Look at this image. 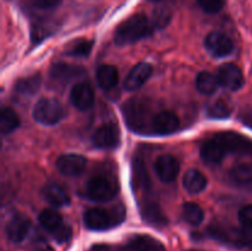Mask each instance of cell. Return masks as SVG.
Here are the masks:
<instances>
[{"label": "cell", "mask_w": 252, "mask_h": 251, "mask_svg": "<svg viewBox=\"0 0 252 251\" xmlns=\"http://www.w3.org/2000/svg\"><path fill=\"white\" fill-rule=\"evenodd\" d=\"M65 116L63 105L56 98H41L33 107V118L44 126H54Z\"/></svg>", "instance_id": "obj_7"}, {"label": "cell", "mask_w": 252, "mask_h": 251, "mask_svg": "<svg viewBox=\"0 0 252 251\" xmlns=\"http://www.w3.org/2000/svg\"><path fill=\"white\" fill-rule=\"evenodd\" d=\"M204 44H206L207 51L216 58H223L233 53L234 51V43L230 37L219 31L211 32L206 37Z\"/></svg>", "instance_id": "obj_9"}, {"label": "cell", "mask_w": 252, "mask_h": 251, "mask_svg": "<svg viewBox=\"0 0 252 251\" xmlns=\"http://www.w3.org/2000/svg\"><path fill=\"white\" fill-rule=\"evenodd\" d=\"M180 127V120L172 111H160L153 121V134L169 135L176 132Z\"/></svg>", "instance_id": "obj_14"}, {"label": "cell", "mask_w": 252, "mask_h": 251, "mask_svg": "<svg viewBox=\"0 0 252 251\" xmlns=\"http://www.w3.org/2000/svg\"><path fill=\"white\" fill-rule=\"evenodd\" d=\"M171 20V11L166 6H158L154 9L152 16V24L154 29H164L170 24Z\"/></svg>", "instance_id": "obj_32"}, {"label": "cell", "mask_w": 252, "mask_h": 251, "mask_svg": "<svg viewBox=\"0 0 252 251\" xmlns=\"http://www.w3.org/2000/svg\"><path fill=\"white\" fill-rule=\"evenodd\" d=\"M30 228H31V221L29 220L24 214H15L5 226V233H6L7 239L11 243L19 244L26 239L29 235Z\"/></svg>", "instance_id": "obj_15"}, {"label": "cell", "mask_w": 252, "mask_h": 251, "mask_svg": "<svg viewBox=\"0 0 252 251\" xmlns=\"http://www.w3.org/2000/svg\"><path fill=\"white\" fill-rule=\"evenodd\" d=\"M226 154H228V152H226L225 147L217 135L204 142L201 147V157L207 164H218L224 159Z\"/></svg>", "instance_id": "obj_19"}, {"label": "cell", "mask_w": 252, "mask_h": 251, "mask_svg": "<svg viewBox=\"0 0 252 251\" xmlns=\"http://www.w3.org/2000/svg\"><path fill=\"white\" fill-rule=\"evenodd\" d=\"M94 42L89 41V39H76L73 43L69 44L65 49V53L68 56L73 57H80V58H85L93 51Z\"/></svg>", "instance_id": "obj_30"}, {"label": "cell", "mask_w": 252, "mask_h": 251, "mask_svg": "<svg viewBox=\"0 0 252 251\" xmlns=\"http://www.w3.org/2000/svg\"><path fill=\"white\" fill-rule=\"evenodd\" d=\"M118 188L120 186L113 177L107 175H95L86 184L85 194L91 201L107 202L115 198Z\"/></svg>", "instance_id": "obj_5"}, {"label": "cell", "mask_w": 252, "mask_h": 251, "mask_svg": "<svg viewBox=\"0 0 252 251\" xmlns=\"http://www.w3.org/2000/svg\"><path fill=\"white\" fill-rule=\"evenodd\" d=\"M32 4H33L37 9L49 10L58 6V5L61 4V0H32Z\"/></svg>", "instance_id": "obj_36"}, {"label": "cell", "mask_w": 252, "mask_h": 251, "mask_svg": "<svg viewBox=\"0 0 252 251\" xmlns=\"http://www.w3.org/2000/svg\"><path fill=\"white\" fill-rule=\"evenodd\" d=\"M42 197L53 207H65L70 203L68 192L57 184H48L42 188Z\"/></svg>", "instance_id": "obj_21"}, {"label": "cell", "mask_w": 252, "mask_h": 251, "mask_svg": "<svg viewBox=\"0 0 252 251\" xmlns=\"http://www.w3.org/2000/svg\"><path fill=\"white\" fill-rule=\"evenodd\" d=\"M121 133L115 123H106L96 129L93 135V143L101 149H113L120 144Z\"/></svg>", "instance_id": "obj_11"}, {"label": "cell", "mask_w": 252, "mask_h": 251, "mask_svg": "<svg viewBox=\"0 0 252 251\" xmlns=\"http://www.w3.org/2000/svg\"><path fill=\"white\" fill-rule=\"evenodd\" d=\"M185 189L191 194L201 193L207 187V179L201 171L196 169H191L185 174L182 180Z\"/></svg>", "instance_id": "obj_25"}, {"label": "cell", "mask_w": 252, "mask_h": 251, "mask_svg": "<svg viewBox=\"0 0 252 251\" xmlns=\"http://www.w3.org/2000/svg\"><path fill=\"white\" fill-rule=\"evenodd\" d=\"M91 251H113L112 248H110L108 245L105 244H97V245H94L91 248Z\"/></svg>", "instance_id": "obj_38"}, {"label": "cell", "mask_w": 252, "mask_h": 251, "mask_svg": "<svg viewBox=\"0 0 252 251\" xmlns=\"http://www.w3.org/2000/svg\"><path fill=\"white\" fill-rule=\"evenodd\" d=\"M125 219L123 209H105L90 208L84 214V223L90 230H108L120 225Z\"/></svg>", "instance_id": "obj_3"}, {"label": "cell", "mask_w": 252, "mask_h": 251, "mask_svg": "<svg viewBox=\"0 0 252 251\" xmlns=\"http://www.w3.org/2000/svg\"><path fill=\"white\" fill-rule=\"evenodd\" d=\"M154 26L152 20L144 14H135L128 17L116 29L115 43L117 46H127L144 39L153 33Z\"/></svg>", "instance_id": "obj_2"}, {"label": "cell", "mask_w": 252, "mask_h": 251, "mask_svg": "<svg viewBox=\"0 0 252 251\" xmlns=\"http://www.w3.org/2000/svg\"><path fill=\"white\" fill-rule=\"evenodd\" d=\"M38 221L42 228L48 231L54 240L64 244L71 239V226L64 221L63 217L53 209H43L38 216Z\"/></svg>", "instance_id": "obj_6"}, {"label": "cell", "mask_w": 252, "mask_h": 251, "mask_svg": "<svg viewBox=\"0 0 252 251\" xmlns=\"http://www.w3.org/2000/svg\"><path fill=\"white\" fill-rule=\"evenodd\" d=\"M217 78H218L219 85L231 91L240 90L245 83L243 71L238 65L233 63H226L219 66Z\"/></svg>", "instance_id": "obj_8"}, {"label": "cell", "mask_w": 252, "mask_h": 251, "mask_svg": "<svg viewBox=\"0 0 252 251\" xmlns=\"http://www.w3.org/2000/svg\"><path fill=\"white\" fill-rule=\"evenodd\" d=\"M219 81L217 75L209 71H201L196 78V88L203 95H212L217 91Z\"/></svg>", "instance_id": "obj_27"}, {"label": "cell", "mask_w": 252, "mask_h": 251, "mask_svg": "<svg viewBox=\"0 0 252 251\" xmlns=\"http://www.w3.org/2000/svg\"><path fill=\"white\" fill-rule=\"evenodd\" d=\"M186 251H201V250H194L193 249V250H186Z\"/></svg>", "instance_id": "obj_39"}, {"label": "cell", "mask_w": 252, "mask_h": 251, "mask_svg": "<svg viewBox=\"0 0 252 251\" xmlns=\"http://www.w3.org/2000/svg\"><path fill=\"white\" fill-rule=\"evenodd\" d=\"M71 103L78 110L86 111L93 107L95 102V93L88 83H78L71 88L70 91Z\"/></svg>", "instance_id": "obj_17"}, {"label": "cell", "mask_w": 252, "mask_h": 251, "mask_svg": "<svg viewBox=\"0 0 252 251\" xmlns=\"http://www.w3.org/2000/svg\"><path fill=\"white\" fill-rule=\"evenodd\" d=\"M134 177L139 187L149 186V175H148L142 160H138L134 162Z\"/></svg>", "instance_id": "obj_33"}, {"label": "cell", "mask_w": 252, "mask_h": 251, "mask_svg": "<svg viewBox=\"0 0 252 251\" xmlns=\"http://www.w3.org/2000/svg\"><path fill=\"white\" fill-rule=\"evenodd\" d=\"M230 180L235 186L252 191V162H241L230 170Z\"/></svg>", "instance_id": "obj_20"}, {"label": "cell", "mask_w": 252, "mask_h": 251, "mask_svg": "<svg viewBox=\"0 0 252 251\" xmlns=\"http://www.w3.org/2000/svg\"><path fill=\"white\" fill-rule=\"evenodd\" d=\"M36 250L37 251H53V249L43 240H38L36 243Z\"/></svg>", "instance_id": "obj_37"}, {"label": "cell", "mask_w": 252, "mask_h": 251, "mask_svg": "<svg viewBox=\"0 0 252 251\" xmlns=\"http://www.w3.org/2000/svg\"><path fill=\"white\" fill-rule=\"evenodd\" d=\"M228 153L252 154V140L235 132H221L216 134Z\"/></svg>", "instance_id": "obj_16"}, {"label": "cell", "mask_w": 252, "mask_h": 251, "mask_svg": "<svg viewBox=\"0 0 252 251\" xmlns=\"http://www.w3.org/2000/svg\"><path fill=\"white\" fill-rule=\"evenodd\" d=\"M122 111L126 125L133 132L139 134H153V121L157 113H153V108L148 100L132 98L123 105Z\"/></svg>", "instance_id": "obj_1"}, {"label": "cell", "mask_w": 252, "mask_h": 251, "mask_svg": "<svg viewBox=\"0 0 252 251\" xmlns=\"http://www.w3.org/2000/svg\"><path fill=\"white\" fill-rule=\"evenodd\" d=\"M154 170L162 182H172L180 172L179 160L170 154L160 155L154 164Z\"/></svg>", "instance_id": "obj_13"}, {"label": "cell", "mask_w": 252, "mask_h": 251, "mask_svg": "<svg viewBox=\"0 0 252 251\" xmlns=\"http://www.w3.org/2000/svg\"><path fill=\"white\" fill-rule=\"evenodd\" d=\"M209 235L233 248L252 249V231L248 229H238L216 224L209 228Z\"/></svg>", "instance_id": "obj_4"}, {"label": "cell", "mask_w": 252, "mask_h": 251, "mask_svg": "<svg viewBox=\"0 0 252 251\" xmlns=\"http://www.w3.org/2000/svg\"><path fill=\"white\" fill-rule=\"evenodd\" d=\"M39 88H41V75L36 74L17 81L15 85V91L22 97H31L39 90Z\"/></svg>", "instance_id": "obj_26"}, {"label": "cell", "mask_w": 252, "mask_h": 251, "mask_svg": "<svg viewBox=\"0 0 252 251\" xmlns=\"http://www.w3.org/2000/svg\"><path fill=\"white\" fill-rule=\"evenodd\" d=\"M182 217L184 220L191 225H199L204 219V212L199 204L187 202L182 206Z\"/></svg>", "instance_id": "obj_29"}, {"label": "cell", "mask_w": 252, "mask_h": 251, "mask_svg": "<svg viewBox=\"0 0 252 251\" xmlns=\"http://www.w3.org/2000/svg\"><path fill=\"white\" fill-rule=\"evenodd\" d=\"M20 126V117L12 108L4 107L0 112V129L2 134L14 132Z\"/></svg>", "instance_id": "obj_28"}, {"label": "cell", "mask_w": 252, "mask_h": 251, "mask_svg": "<svg viewBox=\"0 0 252 251\" xmlns=\"http://www.w3.org/2000/svg\"><path fill=\"white\" fill-rule=\"evenodd\" d=\"M128 251H165L164 245L149 235H134L128 240Z\"/></svg>", "instance_id": "obj_23"}, {"label": "cell", "mask_w": 252, "mask_h": 251, "mask_svg": "<svg viewBox=\"0 0 252 251\" xmlns=\"http://www.w3.org/2000/svg\"><path fill=\"white\" fill-rule=\"evenodd\" d=\"M154 1H158V0H154Z\"/></svg>", "instance_id": "obj_40"}, {"label": "cell", "mask_w": 252, "mask_h": 251, "mask_svg": "<svg viewBox=\"0 0 252 251\" xmlns=\"http://www.w3.org/2000/svg\"><path fill=\"white\" fill-rule=\"evenodd\" d=\"M199 7L208 14L219 12L224 6V0H197Z\"/></svg>", "instance_id": "obj_34"}, {"label": "cell", "mask_w": 252, "mask_h": 251, "mask_svg": "<svg viewBox=\"0 0 252 251\" xmlns=\"http://www.w3.org/2000/svg\"><path fill=\"white\" fill-rule=\"evenodd\" d=\"M153 73V66L149 63H138L130 69L125 79V88L128 91H134L142 88L143 84L150 78Z\"/></svg>", "instance_id": "obj_18"}, {"label": "cell", "mask_w": 252, "mask_h": 251, "mask_svg": "<svg viewBox=\"0 0 252 251\" xmlns=\"http://www.w3.org/2000/svg\"><path fill=\"white\" fill-rule=\"evenodd\" d=\"M84 75H85V70L80 65L64 63V62L53 64L51 71H49V76H51L52 80L56 81L57 84H61V85H65V84Z\"/></svg>", "instance_id": "obj_12"}, {"label": "cell", "mask_w": 252, "mask_h": 251, "mask_svg": "<svg viewBox=\"0 0 252 251\" xmlns=\"http://www.w3.org/2000/svg\"><path fill=\"white\" fill-rule=\"evenodd\" d=\"M239 221L244 228L252 231V204L243 207L239 211Z\"/></svg>", "instance_id": "obj_35"}, {"label": "cell", "mask_w": 252, "mask_h": 251, "mask_svg": "<svg viewBox=\"0 0 252 251\" xmlns=\"http://www.w3.org/2000/svg\"><path fill=\"white\" fill-rule=\"evenodd\" d=\"M86 161L85 157L80 154H63L57 159V169L61 174H63L64 176L74 177L79 176V175L83 174L86 169Z\"/></svg>", "instance_id": "obj_10"}, {"label": "cell", "mask_w": 252, "mask_h": 251, "mask_svg": "<svg viewBox=\"0 0 252 251\" xmlns=\"http://www.w3.org/2000/svg\"><path fill=\"white\" fill-rule=\"evenodd\" d=\"M118 79H120V74L115 65L103 64L96 71V80H97L98 86L103 90H110L115 88L116 84L118 83Z\"/></svg>", "instance_id": "obj_24"}, {"label": "cell", "mask_w": 252, "mask_h": 251, "mask_svg": "<svg viewBox=\"0 0 252 251\" xmlns=\"http://www.w3.org/2000/svg\"><path fill=\"white\" fill-rule=\"evenodd\" d=\"M231 113V107L225 100L220 98L217 100L209 106L208 115L211 118H217V120H224L228 118Z\"/></svg>", "instance_id": "obj_31"}, {"label": "cell", "mask_w": 252, "mask_h": 251, "mask_svg": "<svg viewBox=\"0 0 252 251\" xmlns=\"http://www.w3.org/2000/svg\"><path fill=\"white\" fill-rule=\"evenodd\" d=\"M140 213L148 224L154 226H164L167 224V218L157 202L147 201L140 206Z\"/></svg>", "instance_id": "obj_22"}]
</instances>
